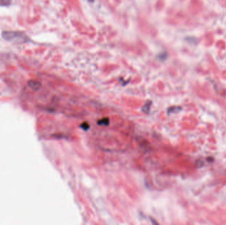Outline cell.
Instances as JSON below:
<instances>
[{"instance_id": "1", "label": "cell", "mask_w": 226, "mask_h": 225, "mask_svg": "<svg viewBox=\"0 0 226 225\" xmlns=\"http://www.w3.org/2000/svg\"><path fill=\"white\" fill-rule=\"evenodd\" d=\"M2 37L5 40L16 43H27L31 41L26 34L21 31H5L2 32Z\"/></svg>"}, {"instance_id": "2", "label": "cell", "mask_w": 226, "mask_h": 225, "mask_svg": "<svg viewBox=\"0 0 226 225\" xmlns=\"http://www.w3.org/2000/svg\"><path fill=\"white\" fill-rule=\"evenodd\" d=\"M29 87L32 88L34 90H38L41 87V83L39 81H31L28 82Z\"/></svg>"}, {"instance_id": "3", "label": "cell", "mask_w": 226, "mask_h": 225, "mask_svg": "<svg viewBox=\"0 0 226 225\" xmlns=\"http://www.w3.org/2000/svg\"><path fill=\"white\" fill-rule=\"evenodd\" d=\"M151 106H152V102L151 101H147L142 107V111L146 114H149L150 112L151 109Z\"/></svg>"}, {"instance_id": "4", "label": "cell", "mask_w": 226, "mask_h": 225, "mask_svg": "<svg viewBox=\"0 0 226 225\" xmlns=\"http://www.w3.org/2000/svg\"><path fill=\"white\" fill-rule=\"evenodd\" d=\"M109 118H103L100 120H99L97 122V123L99 124V126H107L109 125Z\"/></svg>"}, {"instance_id": "5", "label": "cell", "mask_w": 226, "mask_h": 225, "mask_svg": "<svg viewBox=\"0 0 226 225\" xmlns=\"http://www.w3.org/2000/svg\"><path fill=\"white\" fill-rule=\"evenodd\" d=\"M12 0H0V6L6 7L11 4Z\"/></svg>"}, {"instance_id": "6", "label": "cell", "mask_w": 226, "mask_h": 225, "mask_svg": "<svg viewBox=\"0 0 226 225\" xmlns=\"http://www.w3.org/2000/svg\"><path fill=\"white\" fill-rule=\"evenodd\" d=\"M80 127L84 130V131H87V130L89 129V128H90V126H89V124L87 122H84L81 124Z\"/></svg>"}, {"instance_id": "7", "label": "cell", "mask_w": 226, "mask_h": 225, "mask_svg": "<svg viewBox=\"0 0 226 225\" xmlns=\"http://www.w3.org/2000/svg\"><path fill=\"white\" fill-rule=\"evenodd\" d=\"M167 54H165V53H164V54H161L160 56H159V59L160 60H166L167 59Z\"/></svg>"}, {"instance_id": "8", "label": "cell", "mask_w": 226, "mask_h": 225, "mask_svg": "<svg viewBox=\"0 0 226 225\" xmlns=\"http://www.w3.org/2000/svg\"><path fill=\"white\" fill-rule=\"evenodd\" d=\"M89 2H93V0H89Z\"/></svg>"}]
</instances>
